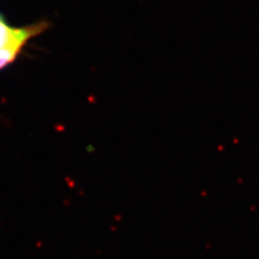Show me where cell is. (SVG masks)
<instances>
[{
  "label": "cell",
  "instance_id": "cell-1",
  "mask_svg": "<svg viewBox=\"0 0 259 259\" xmlns=\"http://www.w3.org/2000/svg\"><path fill=\"white\" fill-rule=\"evenodd\" d=\"M50 27L46 19L25 26H14L0 13V70L16 62L29 41Z\"/></svg>",
  "mask_w": 259,
  "mask_h": 259
}]
</instances>
